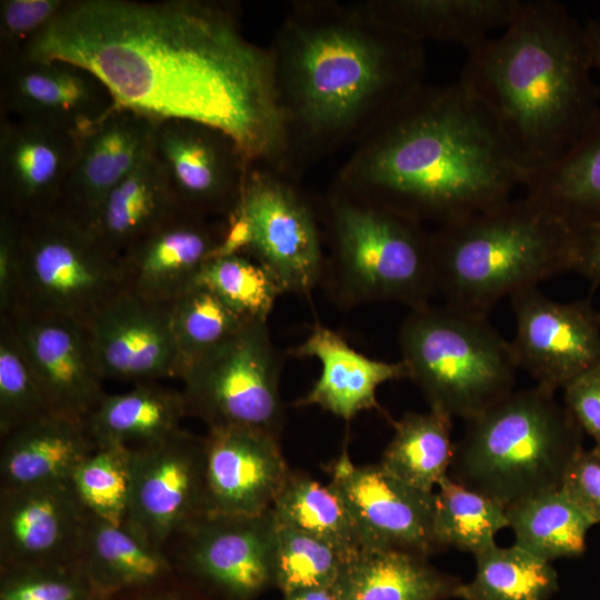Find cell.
<instances>
[{
	"instance_id": "1",
	"label": "cell",
	"mask_w": 600,
	"mask_h": 600,
	"mask_svg": "<svg viewBox=\"0 0 600 600\" xmlns=\"http://www.w3.org/2000/svg\"><path fill=\"white\" fill-rule=\"evenodd\" d=\"M89 69L116 104L228 134L249 164L288 172L290 134L272 48L244 38L228 4L69 0L21 52Z\"/></svg>"
},
{
	"instance_id": "2",
	"label": "cell",
	"mask_w": 600,
	"mask_h": 600,
	"mask_svg": "<svg viewBox=\"0 0 600 600\" xmlns=\"http://www.w3.org/2000/svg\"><path fill=\"white\" fill-rule=\"evenodd\" d=\"M524 178L492 116L458 80L422 83L389 109L358 139L334 188L437 228L502 204Z\"/></svg>"
},
{
	"instance_id": "3",
	"label": "cell",
	"mask_w": 600,
	"mask_h": 600,
	"mask_svg": "<svg viewBox=\"0 0 600 600\" xmlns=\"http://www.w3.org/2000/svg\"><path fill=\"white\" fill-rule=\"evenodd\" d=\"M271 48L293 162L359 139L423 83L422 43L358 3L294 4Z\"/></svg>"
},
{
	"instance_id": "4",
	"label": "cell",
	"mask_w": 600,
	"mask_h": 600,
	"mask_svg": "<svg viewBox=\"0 0 600 600\" xmlns=\"http://www.w3.org/2000/svg\"><path fill=\"white\" fill-rule=\"evenodd\" d=\"M592 74L583 24L559 2L523 0L502 33L467 50L459 81L527 174L559 159L600 111Z\"/></svg>"
},
{
	"instance_id": "5",
	"label": "cell",
	"mask_w": 600,
	"mask_h": 600,
	"mask_svg": "<svg viewBox=\"0 0 600 600\" xmlns=\"http://www.w3.org/2000/svg\"><path fill=\"white\" fill-rule=\"evenodd\" d=\"M578 236L536 198H511L431 231L437 290L447 306L489 316L504 297L573 272Z\"/></svg>"
},
{
	"instance_id": "6",
	"label": "cell",
	"mask_w": 600,
	"mask_h": 600,
	"mask_svg": "<svg viewBox=\"0 0 600 600\" xmlns=\"http://www.w3.org/2000/svg\"><path fill=\"white\" fill-rule=\"evenodd\" d=\"M583 434L553 392L513 390L464 421L448 474L507 508L561 489Z\"/></svg>"
},
{
	"instance_id": "7",
	"label": "cell",
	"mask_w": 600,
	"mask_h": 600,
	"mask_svg": "<svg viewBox=\"0 0 600 600\" xmlns=\"http://www.w3.org/2000/svg\"><path fill=\"white\" fill-rule=\"evenodd\" d=\"M327 227L323 277L340 304L394 301L413 309L438 292L431 231L423 224L334 188Z\"/></svg>"
},
{
	"instance_id": "8",
	"label": "cell",
	"mask_w": 600,
	"mask_h": 600,
	"mask_svg": "<svg viewBox=\"0 0 600 600\" xmlns=\"http://www.w3.org/2000/svg\"><path fill=\"white\" fill-rule=\"evenodd\" d=\"M398 342L409 379L430 410L451 419L466 421L514 390L510 341L488 316L427 303L410 309Z\"/></svg>"
},
{
	"instance_id": "9",
	"label": "cell",
	"mask_w": 600,
	"mask_h": 600,
	"mask_svg": "<svg viewBox=\"0 0 600 600\" xmlns=\"http://www.w3.org/2000/svg\"><path fill=\"white\" fill-rule=\"evenodd\" d=\"M17 222L20 290L14 310L88 324L126 290L120 257L60 208Z\"/></svg>"
},
{
	"instance_id": "10",
	"label": "cell",
	"mask_w": 600,
	"mask_h": 600,
	"mask_svg": "<svg viewBox=\"0 0 600 600\" xmlns=\"http://www.w3.org/2000/svg\"><path fill=\"white\" fill-rule=\"evenodd\" d=\"M224 226L217 254L250 256L284 292L308 294L322 281L326 259L316 212L283 172L250 164Z\"/></svg>"
},
{
	"instance_id": "11",
	"label": "cell",
	"mask_w": 600,
	"mask_h": 600,
	"mask_svg": "<svg viewBox=\"0 0 600 600\" xmlns=\"http://www.w3.org/2000/svg\"><path fill=\"white\" fill-rule=\"evenodd\" d=\"M282 363L267 321H248L183 374L187 417L201 420L208 429L246 428L280 440Z\"/></svg>"
},
{
	"instance_id": "12",
	"label": "cell",
	"mask_w": 600,
	"mask_h": 600,
	"mask_svg": "<svg viewBox=\"0 0 600 600\" xmlns=\"http://www.w3.org/2000/svg\"><path fill=\"white\" fill-rule=\"evenodd\" d=\"M277 519L208 513L164 547L177 573L220 600H253L274 586Z\"/></svg>"
},
{
	"instance_id": "13",
	"label": "cell",
	"mask_w": 600,
	"mask_h": 600,
	"mask_svg": "<svg viewBox=\"0 0 600 600\" xmlns=\"http://www.w3.org/2000/svg\"><path fill=\"white\" fill-rule=\"evenodd\" d=\"M204 438L180 429L131 449V491L126 524L159 550L184 527L208 514Z\"/></svg>"
},
{
	"instance_id": "14",
	"label": "cell",
	"mask_w": 600,
	"mask_h": 600,
	"mask_svg": "<svg viewBox=\"0 0 600 600\" xmlns=\"http://www.w3.org/2000/svg\"><path fill=\"white\" fill-rule=\"evenodd\" d=\"M510 302L516 319L512 353L536 386L554 393L600 363V311L590 300L562 303L528 288Z\"/></svg>"
},
{
	"instance_id": "15",
	"label": "cell",
	"mask_w": 600,
	"mask_h": 600,
	"mask_svg": "<svg viewBox=\"0 0 600 600\" xmlns=\"http://www.w3.org/2000/svg\"><path fill=\"white\" fill-rule=\"evenodd\" d=\"M152 151L180 210L221 219L234 210L250 164L228 134L190 120H160Z\"/></svg>"
},
{
	"instance_id": "16",
	"label": "cell",
	"mask_w": 600,
	"mask_h": 600,
	"mask_svg": "<svg viewBox=\"0 0 600 600\" xmlns=\"http://www.w3.org/2000/svg\"><path fill=\"white\" fill-rule=\"evenodd\" d=\"M329 483L346 502L364 550L433 553L434 492L401 481L380 463L354 464L344 446L327 467Z\"/></svg>"
},
{
	"instance_id": "17",
	"label": "cell",
	"mask_w": 600,
	"mask_h": 600,
	"mask_svg": "<svg viewBox=\"0 0 600 600\" xmlns=\"http://www.w3.org/2000/svg\"><path fill=\"white\" fill-rule=\"evenodd\" d=\"M1 114L80 136L117 104L89 69L63 60L2 59Z\"/></svg>"
},
{
	"instance_id": "18",
	"label": "cell",
	"mask_w": 600,
	"mask_h": 600,
	"mask_svg": "<svg viewBox=\"0 0 600 600\" xmlns=\"http://www.w3.org/2000/svg\"><path fill=\"white\" fill-rule=\"evenodd\" d=\"M0 318L10 321L49 411L86 422L107 394L88 326L26 310Z\"/></svg>"
},
{
	"instance_id": "19",
	"label": "cell",
	"mask_w": 600,
	"mask_h": 600,
	"mask_svg": "<svg viewBox=\"0 0 600 600\" xmlns=\"http://www.w3.org/2000/svg\"><path fill=\"white\" fill-rule=\"evenodd\" d=\"M89 517L70 479L0 490V570L78 563Z\"/></svg>"
},
{
	"instance_id": "20",
	"label": "cell",
	"mask_w": 600,
	"mask_h": 600,
	"mask_svg": "<svg viewBox=\"0 0 600 600\" xmlns=\"http://www.w3.org/2000/svg\"><path fill=\"white\" fill-rule=\"evenodd\" d=\"M103 380L153 382L181 378L171 304L123 290L87 324Z\"/></svg>"
},
{
	"instance_id": "21",
	"label": "cell",
	"mask_w": 600,
	"mask_h": 600,
	"mask_svg": "<svg viewBox=\"0 0 600 600\" xmlns=\"http://www.w3.org/2000/svg\"><path fill=\"white\" fill-rule=\"evenodd\" d=\"M203 438L209 513L257 516L270 510L290 473L280 440L246 428H212Z\"/></svg>"
},
{
	"instance_id": "22",
	"label": "cell",
	"mask_w": 600,
	"mask_h": 600,
	"mask_svg": "<svg viewBox=\"0 0 600 600\" xmlns=\"http://www.w3.org/2000/svg\"><path fill=\"white\" fill-rule=\"evenodd\" d=\"M79 136L8 116L0 119V210L27 218L59 207Z\"/></svg>"
},
{
	"instance_id": "23",
	"label": "cell",
	"mask_w": 600,
	"mask_h": 600,
	"mask_svg": "<svg viewBox=\"0 0 600 600\" xmlns=\"http://www.w3.org/2000/svg\"><path fill=\"white\" fill-rule=\"evenodd\" d=\"M224 219L180 210L120 256L127 291L151 302L171 304L192 287L224 238Z\"/></svg>"
},
{
	"instance_id": "24",
	"label": "cell",
	"mask_w": 600,
	"mask_h": 600,
	"mask_svg": "<svg viewBox=\"0 0 600 600\" xmlns=\"http://www.w3.org/2000/svg\"><path fill=\"white\" fill-rule=\"evenodd\" d=\"M157 122L116 106L80 134L77 159L58 208L90 227L108 194L151 153Z\"/></svg>"
},
{
	"instance_id": "25",
	"label": "cell",
	"mask_w": 600,
	"mask_h": 600,
	"mask_svg": "<svg viewBox=\"0 0 600 600\" xmlns=\"http://www.w3.org/2000/svg\"><path fill=\"white\" fill-rule=\"evenodd\" d=\"M298 358H316L321 374L296 406H317L346 421L364 410H379L377 390L384 382L409 379L406 364L377 360L353 349L346 339L321 323L290 350Z\"/></svg>"
},
{
	"instance_id": "26",
	"label": "cell",
	"mask_w": 600,
	"mask_h": 600,
	"mask_svg": "<svg viewBox=\"0 0 600 600\" xmlns=\"http://www.w3.org/2000/svg\"><path fill=\"white\" fill-rule=\"evenodd\" d=\"M522 0H374L358 3L381 24L422 43L440 40L469 50L506 28Z\"/></svg>"
},
{
	"instance_id": "27",
	"label": "cell",
	"mask_w": 600,
	"mask_h": 600,
	"mask_svg": "<svg viewBox=\"0 0 600 600\" xmlns=\"http://www.w3.org/2000/svg\"><path fill=\"white\" fill-rule=\"evenodd\" d=\"M96 448L84 421L48 413L1 438L0 490L68 480Z\"/></svg>"
},
{
	"instance_id": "28",
	"label": "cell",
	"mask_w": 600,
	"mask_h": 600,
	"mask_svg": "<svg viewBox=\"0 0 600 600\" xmlns=\"http://www.w3.org/2000/svg\"><path fill=\"white\" fill-rule=\"evenodd\" d=\"M78 563L92 589L109 597L158 582L174 572L167 554L126 523L90 513Z\"/></svg>"
},
{
	"instance_id": "29",
	"label": "cell",
	"mask_w": 600,
	"mask_h": 600,
	"mask_svg": "<svg viewBox=\"0 0 600 600\" xmlns=\"http://www.w3.org/2000/svg\"><path fill=\"white\" fill-rule=\"evenodd\" d=\"M180 211L153 151L106 198L90 230L120 257Z\"/></svg>"
},
{
	"instance_id": "30",
	"label": "cell",
	"mask_w": 600,
	"mask_h": 600,
	"mask_svg": "<svg viewBox=\"0 0 600 600\" xmlns=\"http://www.w3.org/2000/svg\"><path fill=\"white\" fill-rule=\"evenodd\" d=\"M428 557L399 550H363L349 559L337 581L343 600H446L462 581Z\"/></svg>"
},
{
	"instance_id": "31",
	"label": "cell",
	"mask_w": 600,
	"mask_h": 600,
	"mask_svg": "<svg viewBox=\"0 0 600 600\" xmlns=\"http://www.w3.org/2000/svg\"><path fill=\"white\" fill-rule=\"evenodd\" d=\"M523 189L577 231L600 223V111L559 159L526 174Z\"/></svg>"
},
{
	"instance_id": "32",
	"label": "cell",
	"mask_w": 600,
	"mask_h": 600,
	"mask_svg": "<svg viewBox=\"0 0 600 600\" xmlns=\"http://www.w3.org/2000/svg\"><path fill=\"white\" fill-rule=\"evenodd\" d=\"M186 417L182 392L153 381L137 383L127 392L107 393L86 427L97 447L137 449L173 434Z\"/></svg>"
},
{
	"instance_id": "33",
	"label": "cell",
	"mask_w": 600,
	"mask_h": 600,
	"mask_svg": "<svg viewBox=\"0 0 600 600\" xmlns=\"http://www.w3.org/2000/svg\"><path fill=\"white\" fill-rule=\"evenodd\" d=\"M391 423L393 436L380 466L411 487L434 492L448 476L453 458L452 419L429 410L406 412Z\"/></svg>"
},
{
	"instance_id": "34",
	"label": "cell",
	"mask_w": 600,
	"mask_h": 600,
	"mask_svg": "<svg viewBox=\"0 0 600 600\" xmlns=\"http://www.w3.org/2000/svg\"><path fill=\"white\" fill-rule=\"evenodd\" d=\"M506 513L514 544L549 562L582 556L593 526L562 489L513 503Z\"/></svg>"
},
{
	"instance_id": "35",
	"label": "cell",
	"mask_w": 600,
	"mask_h": 600,
	"mask_svg": "<svg viewBox=\"0 0 600 600\" xmlns=\"http://www.w3.org/2000/svg\"><path fill=\"white\" fill-rule=\"evenodd\" d=\"M272 511L280 524L317 537L338 549L347 559L364 550L352 516L330 484H322L308 473L290 470Z\"/></svg>"
},
{
	"instance_id": "36",
	"label": "cell",
	"mask_w": 600,
	"mask_h": 600,
	"mask_svg": "<svg viewBox=\"0 0 600 600\" xmlns=\"http://www.w3.org/2000/svg\"><path fill=\"white\" fill-rule=\"evenodd\" d=\"M476 573L462 582L461 600H550L558 591V573L551 562L513 544L493 547L474 556Z\"/></svg>"
},
{
	"instance_id": "37",
	"label": "cell",
	"mask_w": 600,
	"mask_h": 600,
	"mask_svg": "<svg viewBox=\"0 0 600 600\" xmlns=\"http://www.w3.org/2000/svg\"><path fill=\"white\" fill-rule=\"evenodd\" d=\"M509 526L506 508L446 476L434 490L433 539L438 549L454 548L474 556L493 547Z\"/></svg>"
},
{
	"instance_id": "38",
	"label": "cell",
	"mask_w": 600,
	"mask_h": 600,
	"mask_svg": "<svg viewBox=\"0 0 600 600\" xmlns=\"http://www.w3.org/2000/svg\"><path fill=\"white\" fill-rule=\"evenodd\" d=\"M248 321L212 290L196 282L171 303V326L181 378L201 357L234 334Z\"/></svg>"
},
{
	"instance_id": "39",
	"label": "cell",
	"mask_w": 600,
	"mask_h": 600,
	"mask_svg": "<svg viewBox=\"0 0 600 600\" xmlns=\"http://www.w3.org/2000/svg\"><path fill=\"white\" fill-rule=\"evenodd\" d=\"M197 282L212 290L246 320L267 321L279 296V281L246 253L216 254L203 266Z\"/></svg>"
},
{
	"instance_id": "40",
	"label": "cell",
	"mask_w": 600,
	"mask_h": 600,
	"mask_svg": "<svg viewBox=\"0 0 600 600\" xmlns=\"http://www.w3.org/2000/svg\"><path fill=\"white\" fill-rule=\"evenodd\" d=\"M70 482L89 513L113 524H123L131 491V449L97 447L74 469Z\"/></svg>"
},
{
	"instance_id": "41",
	"label": "cell",
	"mask_w": 600,
	"mask_h": 600,
	"mask_svg": "<svg viewBox=\"0 0 600 600\" xmlns=\"http://www.w3.org/2000/svg\"><path fill=\"white\" fill-rule=\"evenodd\" d=\"M347 561L330 543L292 527L277 524L274 586L283 596L336 584Z\"/></svg>"
},
{
	"instance_id": "42",
	"label": "cell",
	"mask_w": 600,
	"mask_h": 600,
	"mask_svg": "<svg viewBox=\"0 0 600 600\" xmlns=\"http://www.w3.org/2000/svg\"><path fill=\"white\" fill-rule=\"evenodd\" d=\"M48 413L24 350L7 318H0V438Z\"/></svg>"
},
{
	"instance_id": "43",
	"label": "cell",
	"mask_w": 600,
	"mask_h": 600,
	"mask_svg": "<svg viewBox=\"0 0 600 600\" xmlns=\"http://www.w3.org/2000/svg\"><path fill=\"white\" fill-rule=\"evenodd\" d=\"M0 572V600H89L96 592L79 563Z\"/></svg>"
},
{
	"instance_id": "44",
	"label": "cell",
	"mask_w": 600,
	"mask_h": 600,
	"mask_svg": "<svg viewBox=\"0 0 600 600\" xmlns=\"http://www.w3.org/2000/svg\"><path fill=\"white\" fill-rule=\"evenodd\" d=\"M69 0H1L0 60L21 54Z\"/></svg>"
},
{
	"instance_id": "45",
	"label": "cell",
	"mask_w": 600,
	"mask_h": 600,
	"mask_svg": "<svg viewBox=\"0 0 600 600\" xmlns=\"http://www.w3.org/2000/svg\"><path fill=\"white\" fill-rule=\"evenodd\" d=\"M561 489L588 517L600 523V451L582 449L570 466Z\"/></svg>"
},
{
	"instance_id": "46",
	"label": "cell",
	"mask_w": 600,
	"mask_h": 600,
	"mask_svg": "<svg viewBox=\"0 0 600 600\" xmlns=\"http://www.w3.org/2000/svg\"><path fill=\"white\" fill-rule=\"evenodd\" d=\"M564 407L600 451V363L563 388Z\"/></svg>"
},
{
	"instance_id": "47",
	"label": "cell",
	"mask_w": 600,
	"mask_h": 600,
	"mask_svg": "<svg viewBox=\"0 0 600 600\" xmlns=\"http://www.w3.org/2000/svg\"><path fill=\"white\" fill-rule=\"evenodd\" d=\"M20 290V253L17 218L0 210V317L17 307Z\"/></svg>"
},
{
	"instance_id": "48",
	"label": "cell",
	"mask_w": 600,
	"mask_h": 600,
	"mask_svg": "<svg viewBox=\"0 0 600 600\" xmlns=\"http://www.w3.org/2000/svg\"><path fill=\"white\" fill-rule=\"evenodd\" d=\"M111 600H220L176 571L152 584L124 591Z\"/></svg>"
},
{
	"instance_id": "49",
	"label": "cell",
	"mask_w": 600,
	"mask_h": 600,
	"mask_svg": "<svg viewBox=\"0 0 600 600\" xmlns=\"http://www.w3.org/2000/svg\"><path fill=\"white\" fill-rule=\"evenodd\" d=\"M573 272L600 286V223L579 231Z\"/></svg>"
},
{
	"instance_id": "50",
	"label": "cell",
	"mask_w": 600,
	"mask_h": 600,
	"mask_svg": "<svg viewBox=\"0 0 600 600\" xmlns=\"http://www.w3.org/2000/svg\"><path fill=\"white\" fill-rule=\"evenodd\" d=\"M583 30L592 69L598 74L597 87L600 96V20L588 19L583 23Z\"/></svg>"
},
{
	"instance_id": "51",
	"label": "cell",
	"mask_w": 600,
	"mask_h": 600,
	"mask_svg": "<svg viewBox=\"0 0 600 600\" xmlns=\"http://www.w3.org/2000/svg\"><path fill=\"white\" fill-rule=\"evenodd\" d=\"M283 600H343L336 584L298 590L283 596Z\"/></svg>"
},
{
	"instance_id": "52",
	"label": "cell",
	"mask_w": 600,
	"mask_h": 600,
	"mask_svg": "<svg viewBox=\"0 0 600 600\" xmlns=\"http://www.w3.org/2000/svg\"><path fill=\"white\" fill-rule=\"evenodd\" d=\"M89 600H111V597L94 592Z\"/></svg>"
}]
</instances>
